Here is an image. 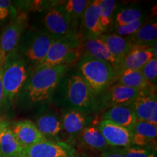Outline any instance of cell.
<instances>
[{
    "label": "cell",
    "instance_id": "6da1fadb",
    "mask_svg": "<svg viewBox=\"0 0 157 157\" xmlns=\"http://www.w3.org/2000/svg\"><path fill=\"white\" fill-rule=\"evenodd\" d=\"M69 69L66 65L32 68L17 97L23 107L43 108L52 103L59 82Z\"/></svg>",
    "mask_w": 157,
    "mask_h": 157
},
{
    "label": "cell",
    "instance_id": "7a4b0ae2",
    "mask_svg": "<svg viewBox=\"0 0 157 157\" xmlns=\"http://www.w3.org/2000/svg\"><path fill=\"white\" fill-rule=\"evenodd\" d=\"M57 107L90 113L98 111L97 98L77 71L68 70L59 82L52 97Z\"/></svg>",
    "mask_w": 157,
    "mask_h": 157
},
{
    "label": "cell",
    "instance_id": "3957f363",
    "mask_svg": "<svg viewBox=\"0 0 157 157\" xmlns=\"http://www.w3.org/2000/svg\"><path fill=\"white\" fill-rule=\"evenodd\" d=\"M77 72L96 98L113 83L116 78L115 71L111 65L86 53L82 54L78 59Z\"/></svg>",
    "mask_w": 157,
    "mask_h": 157
},
{
    "label": "cell",
    "instance_id": "277c9868",
    "mask_svg": "<svg viewBox=\"0 0 157 157\" xmlns=\"http://www.w3.org/2000/svg\"><path fill=\"white\" fill-rule=\"evenodd\" d=\"M31 70L17 50L7 57L2 69L5 105H13L17 101Z\"/></svg>",
    "mask_w": 157,
    "mask_h": 157
},
{
    "label": "cell",
    "instance_id": "5b68a950",
    "mask_svg": "<svg viewBox=\"0 0 157 157\" xmlns=\"http://www.w3.org/2000/svg\"><path fill=\"white\" fill-rule=\"evenodd\" d=\"M83 53L79 33L69 32L55 40L42 61L34 68L59 65L70 66L78 60Z\"/></svg>",
    "mask_w": 157,
    "mask_h": 157
},
{
    "label": "cell",
    "instance_id": "8992f818",
    "mask_svg": "<svg viewBox=\"0 0 157 157\" xmlns=\"http://www.w3.org/2000/svg\"><path fill=\"white\" fill-rule=\"evenodd\" d=\"M55 40L42 31H27L21 37L17 52L32 69L42 61Z\"/></svg>",
    "mask_w": 157,
    "mask_h": 157
},
{
    "label": "cell",
    "instance_id": "52a82bcc",
    "mask_svg": "<svg viewBox=\"0 0 157 157\" xmlns=\"http://www.w3.org/2000/svg\"><path fill=\"white\" fill-rule=\"evenodd\" d=\"M26 24L27 15L25 13H21L0 32V63L2 65L7 56L17 50Z\"/></svg>",
    "mask_w": 157,
    "mask_h": 157
},
{
    "label": "cell",
    "instance_id": "ba28073f",
    "mask_svg": "<svg viewBox=\"0 0 157 157\" xmlns=\"http://www.w3.org/2000/svg\"><path fill=\"white\" fill-rule=\"evenodd\" d=\"M42 31L55 39L72 32L70 16L63 4L48 10L42 18Z\"/></svg>",
    "mask_w": 157,
    "mask_h": 157
},
{
    "label": "cell",
    "instance_id": "9c48e42d",
    "mask_svg": "<svg viewBox=\"0 0 157 157\" xmlns=\"http://www.w3.org/2000/svg\"><path fill=\"white\" fill-rule=\"evenodd\" d=\"M143 93L119 84H112L97 98L98 110L117 105H129Z\"/></svg>",
    "mask_w": 157,
    "mask_h": 157
},
{
    "label": "cell",
    "instance_id": "30bf717a",
    "mask_svg": "<svg viewBox=\"0 0 157 157\" xmlns=\"http://www.w3.org/2000/svg\"><path fill=\"white\" fill-rule=\"evenodd\" d=\"M76 153L67 143L46 140L23 148L21 157H69L76 156Z\"/></svg>",
    "mask_w": 157,
    "mask_h": 157
},
{
    "label": "cell",
    "instance_id": "8fae6325",
    "mask_svg": "<svg viewBox=\"0 0 157 157\" xmlns=\"http://www.w3.org/2000/svg\"><path fill=\"white\" fill-rule=\"evenodd\" d=\"M98 127L109 146L122 148L132 146V133L129 129L106 119L100 121Z\"/></svg>",
    "mask_w": 157,
    "mask_h": 157
},
{
    "label": "cell",
    "instance_id": "7c38bea8",
    "mask_svg": "<svg viewBox=\"0 0 157 157\" xmlns=\"http://www.w3.org/2000/svg\"><path fill=\"white\" fill-rule=\"evenodd\" d=\"M137 120L145 121L157 126L156 92H143L129 105Z\"/></svg>",
    "mask_w": 157,
    "mask_h": 157
},
{
    "label": "cell",
    "instance_id": "4fadbf2b",
    "mask_svg": "<svg viewBox=\"0 0 157 157\" xmlns=\"http://www.w3.org/2000/svg\"><path fill=\"white\" fill-rule=\"evenodd\" d=\"M60 119L63 129L71 140L78 137L86 127L93 122L90 114L74 110H62Z\"/></svg>",
    "mask_w": 157,
    "mask_h": 157
},
{
    "label": "cell",
    "instance_id": "5bb4252c",
    "mask_svg": "<svg viewBox=\"0 0 157 157\" xmlns=\"http://www.w3.org/2000/svg\"><path fill=\"white\" fill-rule=\"evenodd\" d=\"M82 47L84 53L89 55L98 60L105 61L111 65L115 71L116 76L119 73V63L108 50L107 47L99 37H87L81 36Z\"/></svg>",
    "mask_w": 157,
    "mask_h": 157
},
{
    "label": "cell",
    "instance_id": "9a60e30c",
    "mask_svg": "<svg viewBox=\"0 0 157 157\" xmlns=\"http://www.w3.org/2000/svg\"><path fill=\"white\" fill-rule=\"evenodd\" d=\"M11 129L23 148L48 140L39 132L36 124L30 120H22L10 124Z\"/></svg>",
    "mask_w": 157,
    "mask_h": 157
},
{
    "label": "cell",
    "instance_id": "2e32d148",
    "mask_svg": "<svg viewBox=\"0 0 157 157\" xmlns=\"http://www.w3.org/2000/svg\"><path fill=\"white\" fill-rule=\"evenodd\" d=\"M154 45H132L129 53L119 63L118 74L124 70L140 69L147 62L154 58Z\"/></svg>",
    "mask_w": 157,
    "mask_h": 157
},
{
    "label": "cell",
    "instance_id": "e0dca14e",
    "mask_svg": "<svg viewBox=\"0 0 157 157\" xmlns=\"http://www.w3.org/2000/svg\"><path fill=\"white\" fill-rule=\"evenodd\" d=\"M42 134L48 139L56 140L63 129L60 117L52 110L42 109L34 123Z\"/></svg>",
    "mask_w": 157,
    "mask_h": 157
},
{
    "label": "cell",
    "instance_id": "ac0fdd59",
    "mask_svg": "<svg viewBox=\"0 0 157 157\" xmlns=\"http://www.w3.org/2000/svg\"><path fill=\"white\" fill-rule=\"evenodd\" d=\"M23 149L15 138L9 121L0 119V156L21 157Z\"/></svg>",
    "mask_w": 157,
    "mask_h": 157
},
{
    "label": "cell",
    "instance_id": "d6986e66",
    "mask_svg": "<svg viewBox=\"0 0 157 157\" xmlns=\"http://www.w3.org/2000/svg\"><path fill=\"white\" fill-rule=\"evenodd\" d=\"M98 0L89 1L82 22L83 31L79 33L80 36L87 37H99L105 34V30L100 22L98 13Z\"/></svg>",
    "mask_w": 157,
    "mask_h": 157
},
{
    "label": "cell",
    "instance_id": "ffe728a7",
    "mask_svg": "<svg viewBox=\"0 0 157 157\" xmlns=\"http://www.w3.org/2000/svg\"><path fill=\"white\" fill-rule=\"evenodd\" d=\"M131 132L132 146L141 148H151V144L156 143L157 126L145 121L136 120Z\"/></svg>",
    "mask_w": 157,
    "mask_h": 157
},
{
    "label": "cell",
    "instance_id": "44dd1931",
    "mask_svg": "<svg viewBox=\"0 0 157 157\" xmlns=\"http://www.w3.org/2000/svg\"><path fill=\"white\" fill-rule=\"evenodd\" d=\"M102 119L112 121L130 131L137 120L134 111L129 105H117L105 109Z\"/></svg>",
    "mask_w": 157,
    "mask_h": 157
},
{
    "label": "cell",
    "instance_id": "7402d4cb",
    "mask_svg": "<svg viewBox=\"0 0 157 157\" xmlns=\"http://www.w3.org/2000/svg\"><path fill=\"white\" fill-rule=\"evenodd\" d=\"M99 38L119 63L132 47V44L127 37L118 36L115 34H103Z\"/></svg>",
    "mask_w": 157,
    "mask_h": 157
},
{
    "label": "cell",
    "instance_id": "603a6c76",
    "mask_svg": "<svg viewBox=\"0 0 157 157\" xmlns=\"http://www.w3.org/2000/svg\"><path fill=\"white\" fill-rule=\"evenodd\" d=\"M114 80L115 83L140 91L156 92V88L146 82L140 69L122 71L116 76Z\"/></svg>",
    "mask_w": 157,
    "mask_h": 157
},
{
    "label": "cell",
    "instance_id": "cb8c5ba5",
    "mask_svg": "<svg viewBox=\"0 0 157 157\" xmlns=\"http://www.w3.org/2000/svg\"><path fill=\"white\" fill-rule=\"evenodd\" d=\"M78 137L84 146L97 151L104 152L109 147L103 135L100 132L98 124H92L86 127L78 135Z\"/></svg>",
    "mask_w": 157,
    "mask_h": 157
},
{
    "label": "cell",
    "instance_id": "d4e9b609",
    "mask_svg": "<svg viewBox=\"0 0 157 157\" xmlns=\"http://www.w3.org/2000/svg\"><path fill=\"white\" fill-rule=\"evenodd\" d=\"M89 1L86 0H68L63 4L65 10L71 18V30L72 32L78 33L76 31L78 26L82 25V19Z\"/></svg>",
    "mask_w": 157,
    "mask_h": 157
},
{
    "label": "cell",
    "instance_id": "484cf974",
    "mask_svg": "<svg viewBox=\"0 0 157 157\" xmlns=\"http://www.w3.org/2000/svg\"><path fill=\"white\" fill-rule=\"evenodd\" d=\"M132 45L152 46L156 42L157 23L156 21L141 26L135 34L127 37Z\"/></svg>",
    "mask_w": 157,
    "mask_h": 157
},
{
    "label": "cell",
    "instance_id": "4316f807",
    "mask_svg": "<svg viewBox=\"0 0 157 157\" xmlns=\"http://www.w3.org/2000/svg\"><path fill=\"white\" fill-rule=\"evenodd\" d=\"M117 2L113 0H98V13L100 22L105 31L112 26L113 13L117 9Z\"/></svg>",
    "mask_w": 157,
    "mask_h": 157
},
{
    "label": "cell",
    "instance_id": "83f0119b",
    "mask_svg": "<svg viewBox=\"0 0 157 157\" xmlns=\"http://www.w3.org/2000/svg\"><path fill=\"white\" fill-rule=\"evenodd\" d=\"M144 17L143 11L137 7L121 9L116 13L114 21L116 26H122Z\"/></svg>",
    "mask_w": 157,
    "mask_h": 157
},
{
    "label": "cell",
    "instance_id": "f1b7e54d",
    "mask_svg": "<svg viewBox=\"0 0 157 157\" xmlns=\"http://www.w3.org/2000/svg\"><path fill=\"white\" fill-rule=\"evenodd\" d=\"M146 82L152 87L156 88L157 83V59L151 58L140 68Z\"/></svg>",
    "mask_w": 157,
    "mask_h": 157
},
{
    "label": "cell",
    "instance_id": "f546056e",
    "mask_svg": "<svg viewBox=\"0 0 157 157\" xmlns=\"http://www.w3.org/2000/svg\"><path fill=\"white\" fill-rule=\"evenodd\" d=\"M145 20H146V17H144L140 20L134 21V22L129 23V24L122 25V26L115 27V33H113V34L124 37L131 36V35L135 34L142 26Z\"/></svg>",
    "mask_w": 157,
    "mask_h": 157
},
{
    "label": "cell",
    "instance_id": "4dcf8cb0",
    "mask_svg": "<svg viewBox=\"0 0 157 157\" xmlns=\"http://www.w3.org/2000/svg\"><path fill=\"white\" fill-rule=\"evenodd\" d=\"M123 157H150L156 150L151 148H141L131 146L126 148H122Z\"/></svg>",
    "mask_w": 157,
    "mask_h": 157
},
{
    "label": "cell",
    "instance_id": "1f68e13d",
    "mask_svg": "<svg viewBox=\"0 0 157 157\" xmlns=\"http://www.w3.org/2000/svg\"><path fill=\"white\" fill-rule=\"evenodd\" d=\"M101 157H123L121 148H108L103 152Z\"/></svg>",
    "mask_w": 157,
    "mask_h": 157
},
{
    "label": "cell",
    "instance_id": "d6a6232c",
    "mask_svg": "<svg viewBox=\"0 0 157 157\" xmlns=\"http://www.w3.org/2000/svg\"><path fill=\"white\" fill-rule=\"evenodd\" d=\"M2 65L0 64V111L5 106V98H4V90L2 79Z\"/></svg>",
    "mask_w": 157,
    "mask_h": 157
},
{
    "label": "cell",
    "instance_id": "836d02e7",
    "mask_svg": "<svg viewBox=\"0 0 157 157\" xmlns=\"http://www.w3.org/2000/svg\"><path fill=\"white\" fill-rule=\"evenodd\" d=\"M150 157H157V156H156V151H154V153H153V154L151 155Z\"/></svg>",
    "mask_w": 157,
    "mask_h": 157
},
{
    "label": "cell",
    "instance_id": "e575fe53",
    "mask_svg": "<svg viewBox=\"0 0 157 157\" xmlns=\"http://www.w3.org/2000/svg\"><path fill=\"white\" fill-rule=\"evenodd\" d=\"M69 157H77L76 156H69Z\"/></svg>",
    "mask_w": 157,
    "mask_h": 157
},
{
    "label": "cell",
    "instance_id": "d590c367",
    "mask_svg": "<svg viewBox=\"0 0 157 157\" xmlns=\"http://www.w3.org/2000/svg\"><path fill=\"white\" fill-rule=\"evenodd\" d=\"M0 157H1V156H0Z\"/></svg>",
    "mask_w": 157,
    "mask_h": 157
},
{
    "label": "cell",
    "instance_id": "8d00e7d4",
    "mask_svg": "<svg viewBox=\"0 0 157 157\" xmlns=\"http://www.w3.org/2000/svg\"><path fill=\"white\" fill-rule=\"evenodd\" d=\"M0 64H1V63H0ZM1 65H2V64H1Z\"/></svg>",
    "mask_w": 157,
    "mask_h": 157
}]
</instances>
